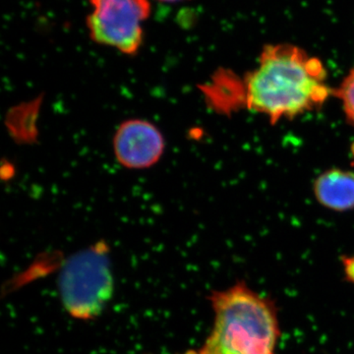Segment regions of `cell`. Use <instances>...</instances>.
Returning a JSON list of instances; mask_svg holds the SVG:
<instances>
[{
	"mask_svg": "<svg viewBox=\"0 0 354 354\" xmlns=\"http://www.w3.org/2000/svg\"><path fill=\"white\" fill-rule=\"evenodd\" d=\"M314 197L321 206L330 211L348 212L354 209V171L330 169L316 177Z\"/></svg>",
	"mask_w": 354,
	"mask_h": 354,
	"instance_id": "cell-6",
	"label": "cell"
},
{
	"mask_svg": "<svg viewBox=\"0 0 354 354\" xmlns=\"http://www.w3.org/2000/svg\"><path fill=\"white\" fill-rule=\"evenodd\" d=\"M58 288L65 309L74 318L91 320L101 315L113 291L106 246H93L70 257L60 272Z\"/></svg>",
	"mask_w": 354,
	"mask_h": 354,
	"instance_id": "cell-3",
	"label": "cell"
},
{
	"mask_svg": "<svg viewBox=\"0 0 354 354\" xmlns=\"http://www.w3.org/2000/svg\"><path fill=\"white\" fill-rule=\"evenodd\" d=\"M90 38L101 46L134 55L143 44V23L151 13L149 0H90Z\"/></svg>",
	"mask_w": 354,
	"mask_h": 354,
	"instance_id": "cell-4",
	"label": "cell"
},
{
	"mask_svg": "<svg viewBox=\"0 0 354 354\" xmlns=\"http://www.w3.org/2000/svg\"><path fill=\"white\" fill-rule=\"evenodd\" d=\"M114 157L128 169H150L160 162L165 150L160 130L151 121L132 118L123 121L114 133Z\"/></svg>",
	"mask_w": 354,
	"mask_h": 354,
	"instance_id": "cell-5",
	"label": "cell"
},
{
	"mask_svg": "<svg viewBox=\"0 0 354 354\" xmlns=\"http://www.w3.org/2000/svg\"><path fill=\"white\" fill-rule=\"evenodd\" d=\"M344 269H346V277L349 281L354 283V257L346 258L344 260Z\"/></svg>",
	"mask_w": 354,
	"mask_h": 354,
	"instance_id": "cell-8",
	"label": "cell"
},
{
	"mask_svg": "<svg viewBox=\"0 0 354 354\" xmlns=\"http://www.w3.org/2000/svg\"><path fill=\"white\" fill-rule=\"evenodd\" d=\"M351 152H353V157H354V143H353V149H351Z\"/></svg>",
	"mask_w": 354,
	"mask_h": 354,
	"instance_id": "cell-10",
	"label": "cell"
},
{
	"mask_svg": "<svg viewBox=\"0 0 354 354\" xmlns=\"http://www.w3.org/2000/svg\"><path fill=\"white\" fill-rule=\"evenodd\" d=\"M209 300L213 330L194 354H276L279 325L271 300L244 283L214 291Z\"/></svg>",
	"mask_w": 354,
	"mask_h": 354,
	"instance_id": "cell-2",
	"label": "cell"
},
{
	"mask_svg": "<svg viewBox=\"0 0 354 354\" xmlns=\"http://www.w3.org/2000/svg\"><path fill=\"white\" fill-rule=\"evenodd\" d=\"M332 95L342 102L346 120L354 127V67L344 77L339 87L333 90Z\"/></svg>",
	"mask_w": 354,
	"mask_h": 354,
	"instance_id": "cell-7",
	"label": "cell"
},
{
	"mask_svg": "<svg viewBox=\"0 0 354 354\" xmlns=\"http://www.w3.org/2000/svg\"><path fill=\"white\" fill-rule=\"evenodd\" d=\"M326 80L319 58L293 44H269L244 77V104L277 124L322 106L333 93Z\"/></svg>",
	"mask_w": 354,
	"mask_h": 354,
	"instance_id": "cell-1",
	"label": "cell"
},
{
	"mask_svg": "<svg viewBox=\"0 0 354 354\" xmlns=\"http://www.w3.org/2000/svg\"><path fill=\"white\" fill-rule=\"evenodd\" d=\"M162 2H167V3H176V2L183 1V0H160Z\"/></svg>",
	"mask_w": 354,
	"mask_h": 354,
	"instance_id": "cell-9",
	"label": "cell"
}]
</instances>
